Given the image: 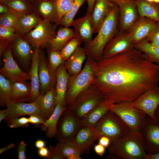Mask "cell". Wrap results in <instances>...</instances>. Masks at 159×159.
I'll use <instances>...</instances> for the list:
<instances>
[{
  "label": "cell",
  "instance_id": "cell-1",
  "mask_svg": "<svg viewBox=\"0 0 159 159\" xmlns=\"http://www.w3.org/2000/svg\"><path fill=\"white\" fill-rule=\"evenodd\" d=\"M91 85L107 105L131 103L159 83V64L133 48L108 58L94 61Z\"/></svg>",
  "mask_w": 159,
  "mask_h": 159
},
{
  "label": "cell",
  "instance_id": "cell-2",
  "mask_svg": "<svg viewBox=\"0 0 159 159\" xmlns=\"http://www.w3.org/2000/svg\"><path fill=\"white\" fill-rule=\"evenodd\" d=\"M118 18L119 7L115 4L102 22L95 37L85 43L83 48L87 56L95 61L102 58L105 46L116 34Z\"/></svg>",
  "mask_w": 159,
  "mask_h": 159
},
{
  "label": "cell",
  "instance_id": "cell-3",
  "mask_svg": "<svg viewBox=\"0 0 159 159\" xmlns=\"http://www.w3.org/2000/svg\"><path fill=\"white\" fill-rule=\"evenodd\" d=\"M144 141L140 131L130 130L108 147L109 157L119 159H146Z\"/></svg>",
  "mask_w": 159,
  "mask_h": 159
},
{
  "label": "cell",
  "instance_id": "cell-4",
  "mask_svg": "<svg viewBox=\"0 0 159 159\" xmlns=\"http://www.w3.org/2000/svg\"><path fill=\"white\" fill-rule=\"evenodd\" d=\"M94 61L87 56L82 71L77 74L69 75L66 97V104H69L78 95L92 84L94 77Z\"/></svg>",
  "mask_w": 159,
  "mask_h": 159
},
{
  "label": "cell",
  "instance_id": "cell-5",
  "mask_svg": "<svg viewBox=\"0 0 159 159\" xmlns=\"http://www.w3.org/2000/svg\"><path fill=\"white\" fill-rule=\"evenodd\" d=\"M104 102L101 93L91 85L78 95L68 105L67 109L81 119L95 107Z\"/></svg>",
  "mask_w": 159,
  "mask_h": 159
},
{
  "label": "cell",
  "instance_id": "cell-6",
  "mask_svg": "<svg viewBox=\"0 0 159 159\" xmlns=\"http://www.w3.org/2000/svg\"><path fill=\"white\" fill-rule=\"evenodd\" d=\"M95 127L101 136H104L109 138L111 143L130 130L117 114L110 110Z\"/></svg>",
  "mask_w": 159,
  "mask_h": 159
},
{
  "label": "cell",
  "instance_id": "cell-7",
  "mask_svg": "<svg viewBox=\"0 0 159 159\" xmlns=\"http://www.w3.org/2000/svg\"><path fill=\"white\" fill-rule=\"evenodd\" d=\"M107 107L117 114L131 130L140 131L147 116L143 111L132 106L130 102L111 104L107 105Z\"/></svg>",
  "mask_w": 159,
  "mask_h": 159
},
{
  "label": "cell",
  "instance_id": "cell-8",
  "mask_svg": "<svg viewBox=\"0 0 159 159\" xmlns=\"http://www.w3.org/2000/svg\"><path fill=\"white\" fill-rule=\"evenodd\" d=\"M144 138V147L148 154L159 152V122L147 116L140 129Z\"/></svg>",
  "mask_w": 159,
  "mask_h": 159
},
{
  "label": "cell",
  "instance_id": "cell-9",
  "mask_svg": "<svg viewBox=\"0 0 159 159\" xmlns=\"http://www.w3.org/2000/svg\"><path fill=\"white\" fill-rule=\"evenodd\" d=\"M51 22L44 19L41 20L33 29L26 34V39L36 47L49 44L56 34L55 27Z\"/></svg>",
  "mask_w": 159,
  "mask_h": 159
},
{
  "label": "cell",
  "instance_id": "cell-10",
  "mask_svg": "<svg viewBox=\"0 0 159 159\" xmlns=\"http://www.w3.org/2000/svg\"><path fill=\"white\" fill-rule=\"evenodd\" d=\"M130 104L144 112L147 116L156 119L155 113L159 105V87L157 85L149 90Z\"/></svg>",
  "mask_w": 159,
  "mask_h": 159
},
{
  "label": "cell",
  "instance_id": "cell-11",
  "mask_svg": "<svg viewBox=\"0 0 159 159\" xmlns=\"http://www.w3.org/2000/svg\"><path fill=\"white\" fill-rule=\"evenodd\" d=\"M116 34L105 46L102 58H108L134 48L132 39L127 32Z\"/></svg>",
  "mask_w": 159,
  "mask_h": 159
},
{
  "label": "cell",
  "instance_id": "cell-12",
  "mask_svg": "<svg viewBox=\"0 0 159 159\" xmlns=\"http://www.w3.org/2000/svg\"><path fill=\"white\" fill-rule=\"evenodd\" d=\"M4 64L0 69V74L10 80L12 82L26 81L30 80L29 73L22 71L14 59L9 48L4 52Z\"/></svg>",
  "mask_w": 159,
  "mask_h": 159
},
{
  "label": "cell",
  "instance_id": "cell-13",
  "mask_svg": "<svg viewBox=\"0 0 159 159\" xmlns=\"http://www.w3.org/2000/svg\"><path fill=\"white\" fill-rule=\"evenodd\" d=\"M101 136L95 127L82 126L73 140L81 155L89 153L95 142Z\"/></svg>",
  "mask_w": 159,
  "mask_h": 159
},
{
  "label": "cell",
  "instance_id": "cell-14",
  "mask_svg": "<svg viewBox=\"0 0 159 159\" xmlns=\"http://www.w3.org/2000/svg\"><path fill=\"white\" fill-rule=\"evenodd\" d=\"M117 6L120 28L121 31L127 32L139 17L136 5L134 0H128Z\"/></svg>",
  "mask_w": 159,
  "mask_h": 159
},
{
  "label": "cell",
  "instance_id": "cell-15",
  "mask_svg": "<svg viewBox=\"0 0 159 159\" xmlns=\"http://www.w3.org/2000/svg\"><path fill=\"white\" fill-rule=\"evenodd\" d=\"M6 105V118L11 119L24 115H35L44 118L35 101L29 103L8 102Z\"/></svg>",
  "mask_w": 159,
  "mask_h": 159
},
{
  "label": "cell",
  "instance_id": "cell-16",
  "mask_svg": "<svg viewBox=\"0 0 159 159\" xmlns=\"http://www.w3.org/2000/svg\"><path fill=\"white\" fill-rule=\"evenodd\" d=\"M156 22L150 19L139 16L127 31L131 36L134 44L146 39Z\"/></svg>",
  "mask_w": 159,
  "mask_h": 159
},
{
  "label": "cell",
  "instance_id": "cell-17",
  "mask_svg": "<svg viewBox=\"0 0 159 159\" xmlns=\"http://www.w3.org/2000/svg\"><path fill=\"white\" fill-rule=\"evenodd\" d=\"M115 5L110 0H96L90 16L93 34L97 33L102 22Z\"/></svg>",
  "mask_w": 159,
  "mask_h": 159
},
{
  "label": "cell",
  "instance_id": "cell-18",
  "mask_svg": "<svg viewBox=\"0 0 159 159\" xmlns=\"http://www.w3.org/2000/svg\"><path fill=\"white\" fill-rule=\"evenodd\" d=\"M41 50L36 47L32 56V64L29 73L31 87L30 102L34 101L40 94V83L39 77V65Z\"/></svg>",
  "mask_w": 159,
  "mask_h": 159
},
{
  "label": "cell",
  "instance_id": "cell-19",
  "mask_svg": "<svg viewBox=\"0 0 159 159\" xmlns=\"http://www.w3.org/2000/svg\"><path fill=\"white\" fill-rule=\"evenodd\" d=\"M66 111L60 127V132L62 137L61 139L73 140L82 126L80 119L68 109Z\"/></svg>",
  "mask_w": 159,
  "mask_h": 159
},
{
  "label": "cell",
  "instance_id": "cell-20",
  "mask_svg": "<svg viewBox=\"0 0 159 159\" xmlns=\"http://www.w3.org/2000/svg\"><path fill=\"white\" fill-rule=\"evenodd\" d=\"M39 77L40 83V94L43 95L54 87L56 82V76L49 68L43 53L40 52L39 65Z\"/></svg>",
  "mask_w": 159,
  "mask_h": 159
},
{
  "label": "cell",
  "instance_id": "cell-21",
  "mask_svg": "<svg viewBox=\"0 0 159 159\" xmlns=\"http://www.w3.org/2000/svg\"><path fill=\"white\" fill-rule=\"evenodd\" d=\"M56 78V91L57 104L66 106V97L69 75L64 63L57 69L55 72Z\"/></svg>",
  "mask_w": 159,
  "mask_h": 159
},
{
  "label": "cell",
  "instance_id": "cell-22",
  "mask_svg": "<svg viewBox=\"0 0 159 159\" xmlns=\"http://www.w3.org/2000/svg\"><path fill=\"white\" fill-rule=\"evenodd\" d=\"M91 14L86 13L83 17L74 19L71 24L74 28L76 37L85 43L92 39L93 33L90 20Z\"/></svg>",
  "mask_w": 159,
  "mask_h": 159
},
{
  "label": "cell",
  "instance_id": "cell-23",
  "mask_svg": "<svg viewBox=\"0 0 159 159\" xmlns=\"http://www.w3.org/2000/svg\"><path fill=\"white\" fill-rule=\"evenodd\" d=\"M35 101L44 118H49L53 112L57 104L55 88L53 87L44 94H40Z\"/></svg>",
  "mask_w": 159,
  "mask_h": 159
},
{
  "label": "cell",
  "instance_id": "cell-24",
  "mask_svg": "<svg viewBox=\"0 0 159 159\" xmlns=\"http://www.w3.org/2000/svg\"><path fill=\"white\" fill-rule=\"evenodd\" d=\"M31 92L30 83L26 81L12 82L11 91L7 103L30 101Z\"/></svg>",
  "mask_w": 159,
  "mask_h": 159
},
{
  "label": "cell",
  "instance_id": "cell-25",
  "mask_svg": "<svg viewBox=\"0 0 159 159\" xmlns=\"http://www.w3.org/2000/svg\"><path fill=\"white\" fill-rule=\"evenodd\" d=\"M87 57L84 48L80 46L76 49L64 63L69 75L77 74L82 71L83 63Z\"/></svg>",
  "mask_w": 159,
  "mask_h": 159
},
{
  "label": "cell",
  "instance_id": "cell-26",
  "mask_svg": "<svg viewBox=\"0 0 159 159\" xmlns=\"http://www.w3.org/2000/svg\"><path fill=\"white\" fill-rule=\"evenodd\" d=\"M75 36L73 29L62 26L58 29L49 42L50 48L60 51L69 41Z\"/></svg>",
  "mask_w": 159,
  "mask_h": 159
},
{
  "label": "cell",
  "instance_id": "cell-27",
  "mask_svg": "<svg viewBox=\"0 0 159 159\" xmlns=\"http://www.w3.org/2000/svg\"><path fill=\"white\" fill-rule=\"evenodd\" d=\"M66 109L65 106L57 104L52 115L43 124V129L46 131L47 135L49 138H52L57 134L58 121Z\"/></svg>",
  "mask_w": 159,
  "mask_h": 159
},
{
  "label": "cell",
  "instance_id": "cell-28",
  "mask_svg": "<svg viewBox=\"0 0 159 159\" xmlns=\"http://www.w3.org/2000/svg\"><path fill=\"white\" fill-rule=\"evenodd\" d=\"M32 2L44 19L58 23L55 2L50 0H35Z\"/></svg>",
  "mask_w": 159,
  "mask_h": 159
},
{
  "label": "cell",
  "instance_id": "cell-29",
  "mask_svg": "<svg viewBox=\"0 0 159 159\" xmlns=\"http://www.w3.org/2000/svg\"><path fill=\"white\" fill-rule=\"evenodd\" d=\"M140 17H145L159 22V4L145 0H134Z\"/></svg>",
  "mask_w": 159,
  "mask_h": 159
},
{
  "label": "cell",
  "instance_id": "cell-30",
  "mask_svg": "<svg viewBox=\"0 0 159 159\" xmlns=\"http://www.w3.org/2000/svg\"><path fill=\"white\" fill-rule=\"evenodd\" d=\"M107 104L104 102L99 105L80 119L82 126L95 127L109 111Z\"/></svg>",
  "mask_w": 159,
  "mask_h": 159
},
{
  "label": "cell",
  "instance_id": "cell-31",
  "mask_svg": "<svg viewBox=\"0 0 159 159\" xmlns=\"http://www.w3.org/2000/svg\"><path fill=\"white\" fill-rule=\"evenodd\" d=\"M40 21L35 15L31 13L21 16L15 28L17 34L20 35L27 34L33 29Z\"/></svg>",
  "mask_w": 159,
  "mask_h": 159
},
{
  "label": "cell",
  "instance_id": "cell-32",
  "mask_svg": "<svg viewBox=\"0 0 159 159\" xmlns=\"http://www.w3.org/2000/svg\"><path fill=\"white\" fill-rule=\"evenodd\" d=\"M64 158L81 159L80 152L73 140L61 139L56 145Z\"/></svg>",
  "mask_w": 159,
  "mask_h": 159
},
{
  "label": "cell",
  "instance_id": "cell-33",
  "mask_svg": "<svg viewBox=\"0 0 159 159\" xmlns=\"http://www.w3.org/2000/svg\"><path fill=\"white\" fill-rule=\"evenodd\" d=\"M17 34L14 39V47L19 57L24 63H28L33 52L29 42Z\"/></svg>",
  "mask_w": 159,
  "mask_h": 159
},
{
  "label": "cell",
  "instance_id": "cell-34",
  "mask_svg": "<svg viewBox=\"0 0 159 159\" xmlns=\"http://www.w3.org/2000/svg\"><path fill=\"white\" fill-rule=\"evenodd\" d=\"M133 47L142 52L150 61L159 64V47L152 44L145 39L134 44Z\"/></svg>",
  "mask_w": 159,
  "mask_h": 159
},
{
  "label": "cell",
  "instance_id": "cell-35",
  "mask_svg": "<svg viewBox=\"0 0 159 159\" xmlns=\"http://www.w3.org/2000/svg\"><path fill=\"white\" fill-rule=\"evenodd\" d=\"M17 35L15 28L0 25V54L9 44L14 40Z\"/></svg>",
  "mask_w": 159,
  "mask_h": 159
},
{
  "label": "cell",
  "instance_id": "cell-36",
  "mask_svg": "<svg viewBox=\"0 0 159 159\" xmlns=\"http://www.w3.org/2000/svg\"><path fill=\"white\" fill-rule=\"evenodd\" d=\"M4 3L20 16L31 13V6L26 0H12L1 2Z\"/></svg>",
  "mask_w": 159,
  "mask_h": 159
},
{
  "label": "cell",
  "instance_id": "cell-37",
  "mask_svg": "<svg viewBox=\"0 0 159 159\" xmlns=\"http://www.w3.org/2000/svg\"><path fill=\"white\" fill-rule=\"evenodd\" d=\"M86 1V0H74L71 9L62 18L59 24L68 27L71 26L72 22L78 11Z\"/></svg>",
  "mask_w": 159,
  "mask_h": 159
},
{
  "label": "cell",
  "instance_id": "cell-38",
  "mask_svg": "<svg viewBox=\"0 0 159 159\" xmlns=\"http://www.w3.org/2000/svg\"><path fill=\"white\" fill-rule=\"evenodd\" d=\"M49 60L48 65L50 70L52 74L56 76L55 72L57 69L65 62L60 51L50 48Z\"/></svg>",
  "mask_w": 159,
  "mask_h": 159
},
{
  "label": "cell",
  "instance_id": "cell-39",
  "mask_svg": "<svg viewBox=\"0 0 159 159\" xmlns=\"http://www.w3.org/2000/svg\"><path fill=\"white\" fill-rule=\"evenodd\" d=\"M82 42L78 37H74L71 39L65 45L60 52L65 62L80 46Z\"/></svg>",
  "mask_w": 159,
  "mask_h": 159
},
{
  "label": "cell",
  "instance_id": "cell-40",
  "mask_svg": "<svg viewBox=\"0 0 159 159\" xmlns=\"http://www.w3.org/2000/svg\"><path fill=\"white\" fill-rule=\"evenodd\" d=\"M74 1V0H57L55 2L58 24H59L62 18L71 10Z\"/></svg>",
  "mask_w": 159,
  "mask_h": 159
},
{
  "label": "cell",
  "instance_id": "cell-41",
  "mask_svg": "<svg viewBox=\"0 0 159 159\" xmlns=\"http://www.w3.org/2000/svg\"><path fill=\"white\" fill-rule=\"evenodd\" d=\"M12 82L0 74V98L1 103H6L11 91Z\"/></svg>",
  "mask_w": 159,
  "mask_h": 159
},
{
  "label": "cell",
  "instance_id": "cell-42",
  "mask_svg": "<svg viewBox=\"0 0 159 159\" xmlns=\"http://www.w3.org/2000/svg\"><path fill=\"white\" fill-rule=\"evenodd\" d=\"M20 16L13 11L1 14L0 25L15 28Z\"/></svg>",
  "mask_w": 159,
  "mask_h": 159
},
{
  "label": "cell",
  "instance_id": "cell-43",
  "mask_svg": "<svg viewBox=\"0 0 159 159\" xmlns=\"http://www.w3.org/2000/svg\"><path fill=\"white\" fill-rule=\"evenodd\" d=\"M152 44L159 47V22H156L146 38Z\"/></svg>",
  "mask_w": 159,
  "mask_h": 159
},
{
  "label": "cell",
  "instance_id": "cell-44",
  "mask_svg": "<svg viewBox=\"0 0 159 159\" xmlns=\"http://www.w3.org/2000/svg\"><path fill=\"white\" fill-rule=\"evenodd\" d=\"M11 120L9 126L11 128L27 127L29 123L28 118L25 117L16 118Z\"/></svg>",
  "mask_w": 159,
  "mask_h": 159
},
{
  "label": "cell",
  "instance_id": "cell-45",
  "mask_svg": "<svg viewBox=\"0 0 159 159\" xmlns=\"http://www.w3.org/2000/svg\"><path fill=\"white\" fill-rule=\"evenodd\" d=\"M49 154L48 158L51 159H63L64 158L56 146H49Z\"/></svg>",
  "mask_w": 159,
  "mask_h": 159
},
{
  "label": "cell",
  "instance_id": "cell-46",
  "mask_svg": "<svg viewBox=\"0 0 159 159\" xmlns=\"http://www.w3.org/2000/svg\"><path fill=\"white\" fill-rule=\"evenodd\" d=\"M26 146V144L24 141H21L19 144L17 153L19 159H26L25 153Z\"/></svg>",
  "mask_w": 159,
  "mask_h": 159
},
{
  "label": "cell",
  "instance_id": "cell-47",
  "mask_svg": "<svg viewBox=\"0 0 159 159\" xmlns=\"http://www.w3.org/2000/svg\"><path fill=\"white\" fill-rule=\"evenodd\" d=\"M28 119L29 123L35 125L43 124L45 122L43 118L37 115H30Z\"/></svg>",
  "mask_w": 159,
  "mask_h": 159
},
{
  "label": "cell",
  "instance_id": "cell-48",
  "mask_svg": "<svg viewBox=\"0 0 159 159\" xmlns=\"http://www.w3.org/2000/svg\"><path fill=\"white\" fill-rule=\"evenodd\" d=\"M94 150L95 152L97 155L102 156L105 153V148L99 143L94 145Z\"/></svg>",
  "mask_w": 159,
  "mask_h": 159
},
{
  "label": "cell",
  "instance_id": "cell-49",
  "mask_svg": "<svg viewBox=\"0 0 159 159\" xmlns=\"http://www.w3.org/2000/svg\"><path fill=\"white\" fill-rule=\"evenodd\" d=\"M98 140V143L105 148L109 147L111 144V142L110 139L105 136H101Z\"/></svg>",
  "mask_w": 159,
  "mask_h": 159
},
{
  "label": "cell",
  "instance_id": "cell-50",
  "mask_svg": "<svg viewBox=\"0 0 159 159\" xmlns=\"http://www.w3.org/2000/svg\"><path fill=\"white\" fill-rule=\"evenodd\" d=\"M39 155L42 157L48 158L49 154V150L46 148L39 149L38 151Z\"/></svg>",
  "mask_w": 159,
  "mask_h": 159
},
{
  "label": "cell",
  "instance_id": "cell-51",
  "mask_svg": "<svg viewBox=\"0 0 159 159\" xmlns=\"http://www.w3.org/2000/svg\"><path fill=\"white\" fill-rule=\"evenodd\" d=\"M13 11L7 5L3 3L0 4V13L1 14H4Z\"/></svg>",
  "mask_w": 159,
  "mask_h": 159
},
{
  "label": "cell",
  "instance_id": "cell-52",
  "mask_svg": "<svg viewBox=\"0 0 159 159\" xmlns=\"http://www.w3.org/2000/svg\"><path fill=\"white\" fill-rule=\"evenodd\" d=\"M96 0H86L87 2V7L86 13L91 14Z\"/></svg>",
  "mask_w": 159,
  "mask_h": 159
},
{
  "label": "cell",
  "instance_id": "cell-53",
  "mask_svg": "<svg viewBox=\"0 0 159 159\" xmlns=\"http://www.w3.org/2000/svg\"><path fill=\"white\" fill-rule=\"evenodd\" d=\"M35 145L36 148L39 149L44 147L45 146V143L43 140L39 139L36 141Z\"/></svg>",
  "mask_w": 159,
  "mask_h": 159
},
{
  "label": "cell",
  "instance_id": "cell-54",
  "mask_svg": "<svg viewBox=\"0 0 159 159\" xmlns=\"http://www.w3.org/2000/svg\"><path fill=\"white\" fill-rule=\"evenodd\" d=\"M146 159H159V152L154 154L147 153Z\"/></svg>",
  "mask_w": 159,
  "mask_h": 159
},
{
  "label": "cell",
  "instance_id": "cell-55",
  "mask_svg": "<svg viewBox=\"0 0 159 159\" xmlns=\"http://www.w3.org/2000/svg\"><path fill=\"white\" fill-rule=\"evenodd\" d=\"M14 146V143H12L9 144L7 146L1 148L0 149V154H2L3 153L13 148Z\"/></svg>",
  "mask_w": 159,
  "mask_h": 159
},
{
  "label": "cell",
  "instance_id": "cell-56",
  "mask_svg": "<svg viewBox=\"0 0 159 159\" xmlns=\"http://www.w3.org/2000/svg\"><path fill=\"white\" fill-rule=\"evenodd\" d=\"M6 117V110H0V122L5 119Z\"/></svg>",
  "mask_w": 159,
  "mask_h": 159
},
{
  "label": "cell",
  "instance_id": "cell-57",
  "mask_svg": "<svg viewBox=\"0 0 159 159\" xmlns=\"http://www.w3.org/2000/svg\"><path fill=\"white\" fill-rule=\"evenodd\" d=\"M128 0H110L114 4L118 5L121 3L126 1Z\"/></svg>",
  "mask_w": 159,
  "mask_h": 159
},
{
  "label": "cell",
  "instance_id": "cell-58",
  "mask_svg": "<svg viewBox=\"0 0 159 159\" xmlns=\"http://www.w3.org/2000/svg\"><path fill=\"white\" fill-rule=\"evenodd\" d=\"M155 119L159 122V105L155 110Z\"/></svg>",
  "mask_w": 159,
  "mask_h": 159
},
{
  "label": "cell",
  "instance_id": "cell-59",
  "mask_svg": "<svg viewBox=\"0 0 159 159\" xmlns=\"http://www.w3.org/2000/svg\"><path fill=\"white\" fill-rule=\"evenodd\" d=\"M147 1L156 4H159V0H145Z\"/></svg>",
  "mask_w": 159,
  "mask_h": 159
},
{
  "label": "cell",
  "instance_id": "cell-60",
  "mask_svg": "<svg viewBox=\"0 0 159 159\" xmlns=\"http://www.w3.org/2000/svg\"><path fill=\"white\" fill-rule=\"evenodd\" d=\"M10 0H0V2H1L4 1H10Z\"/></svg>",
  "mask_w": 159,
  "mask_h": 159
},
{
  "label": "cell",
  "instance_id": "cell-61",
  "mask_svg": "<svg viewBox=\"0 0 159 159\" xmlns=\"http://www.w3.org/2000/svg\"><path fill=\"white\" fill-rule=\"evenodd\" d=\"M35 0H29V1H31V2H33V1H34Z\"/></svg>",
  "mask_w": 159,
  "mask_h": 159
},
{
  "label": "cell",
  "instance_id": "cell-62",
  "mask_svg": "<svg viewBox=\"0 0 159 159\" xmlns=\"http://www.w3.org/2000/svg\"><path fill=\"white\" fill-rule=\"evenodd\" d=\"M50 0L52 1H54V2H55L57 0Z\"/></svg>",
  "mask_w": 159,
  "mask_h": 159
}]
</instances>
